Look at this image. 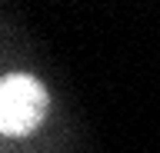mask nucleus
I'll use <instances>...</instances> for the list:
<instances>
[{
  "label": "nucleus",
  "mask_w": 160,
  "mask_h": 153,
  "mask_svg": "<svg viewBox=\"0 0 160 153\" xmlns=\"http://www.w3.org/2000/svg\"><path fill=\"white\" fill-rule=\"evenodd\" d=\"M47 90L30 73H7L0 83V130L7 136H23L43 120Z\"/></svg>",
  "instance_id": "obj_1"
}]
</instances>
